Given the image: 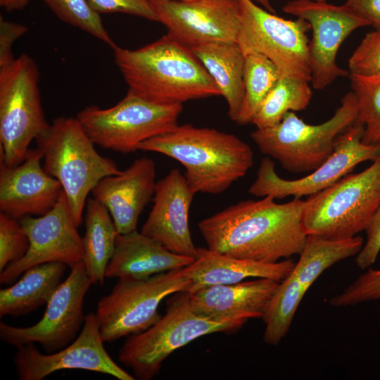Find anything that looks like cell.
I'll list each match as a JSON object with an SVG mask.
<instances>
[{
    "instance_id": "1",
    "label": "cell",
    "mask_w": 380,
    "mask_h": 380,
    "mask_svg": "<svg viewBox=\"0 0 380 380\" xmlns=\"http://www.w3.org/2000/svg\"><path fill=\"white\" fill-rule=\"evenodd\" d=\"M304 201L278 203L272 196L246 200L198 222L210 250L235 258L275 262L299 255L308 235L303 226Z\"/></svg>"
},
{
    "instance_id": "2",
    "label": "cell",
    "mask_w": 380,
    "mask_h": 380,
    "mask_svg": "<svg viewBox=\"0 0 380 380\" xmlns=\"http://www.w3.org/2000/svg\"><path fill=\"white\" fill-rule=\"evenodd\" d=\"M113 50L129 90L149 100L182 104L221 95L191 49L169 33L137 49L115 45Z\"/></svg>"
},
{
    "instance_id": "3",
    "label": "cell",
    "mask_w": 380,
    "mask_h": 380,
    "mask_svg": "<svg viewBox=\"0 0 380 380\" xmlns=\"http://www.w3.org/2000/svg\"><path fill=\"white\" fill-rule=\"evenodd\" d=\"M139 150L173 158L195 194H219L244 177L253 165V152L238 137L213 128L177 125L142 142Z\"/></svg>"
},
{
    "instance_id": "4",
    "label": "cell",
    "mask_w": 380,
    "mask_h": 380,
    "mask_svg": "<svg viewBox=\"0 0 380 380\" xmlns=\"http://www.w3.org/2000/svg\"><path fill=\"white\" fill-rule=\"evenodd\" d=\"M35 141L44 170L61 184L79 227L89 194L102 178L122 170L96 151L77 117L56 118Z\"/></svg>"
},
{
    "instance_id": "5",
    "label": "cell",
    "mask_w": 380,
    "mask_h": 380,
    "mask_svg": "<svg viewBox=\"0 0 380 380\" xmlns=\"http://www.w3.org/2000/svg\"><path fill=\"white\" fill-rule=\"evenodd\" d=\"M167 304L164 315L146 330L129 336L119 350V360L138 379H153L170 354L194 340L213 333L235 332L248 321L200 315L184 291L175 293Z\"/></svg>"
},
{
    "instance_id": "6",
    "label": "cell",
    "mask_w": 380,
    "mask_h": 380,
    "mask_svg": "<svg viewBox=\"0 0 380 380\" xmlns=\"http://www.w3.org/2000/svg\"><path fill=\"white\" fill-rule=\"evenodd\" d=\"M363 171L348 174L304 201L307 235L345 239L367 229L380 205V155Z\"/></svg>"
},
{
    "instance_id": "7",
    "label": "cell",
    "mask_w": 380,
    "mask_h": 380,
    "mask_svg": "<svg viewBox=\"0 0 380 380\" xmlns=\"http://www.w3.org/2000/svg\"><path fill=\"white\" fill-rule=\"evenodd\" d=\"M357 106L350 91L341 99L334 115L319 125H309L293 112L276 125L256 129L251 137L260 151L293 173L312 172L334 152L337 137L357 119Z\"/></svg>"
},
{
    "instance_id": "8",
    "label": "cell",
    "mask_w": 380,
    "mask_h": 380,
    "mask_svg": "<svg viewBox=\"0 0 380 380\" xmlns=\"http://www.w3.org/2000/svg\"><path fill=\"white\" fill-rule=\"evenodd\" d=\"M35 61L24 53L0 68L1 161L13 167L23 163L32 140L49 127L39 88Z\"/></svg>"
},
{
    "instance_id": "9",
    "label": "cell",
    "mask_w": 380,
    "mask_h": 380,
    "mask_svg": "<svg viewBox=\"0 0 380 380\" xmlns=\"http://www.w3.org/2000/svg\"><path fill=\"white\" fill-rule=\"evenodd\" d=\"M182 108V103L153 101L128 89L113 106H89L77 118L94 144L128 153L139 150L142 142L175 127Z\"/></svg>"
},
{
    "instance_id": "10",
    "label": "cell",
    "mask_w": 380,
    "mask_h": 380,
    "mask_svg": "<svg viewBox=\"0 0 380 380\" xmlns=\"http://www.w3.org/2000/svg\"><path fill=\"white\" fill-rule=\"evenodd\" d=\"M191 285L184 267L146 279H118L97 303L96 315L103 341L111 342L146 330L160 318V302L173 293L189 291Z\"/></svg>"
},
{
    "instance_id": "11",
    "label": "cell",
    "mask_w": 380,
    "mask_h": 380,
    "mask_svg": "<svg viewBox=\"0 0 380 380\" xmlns=\"http://www.w3.org/2000/svg\"><path fill=\"white\" fill-rule=\"evenodd\" d=\"M240 28L236 43L246 56L259 53L268 58L281 77L311 82L307 32L310 25L297 18L288 20L258 6L251 0H239Z\"/></svg>"
},
{
    "instance_id": "12",
    "label": "cell",
    "mask_w": 380,
    "mask_h": 380,
    "mask_svg": "<svg viewBox=\"0 0 380 380\" xmlns=\"http://www.w3.org/2000/svg\"><path fill=\"white\" fill-rule=\"evenodd\" d=\"M363 126L355 122L336 139L332 154L316 170L296 179L280 177L274 163L267 157L261 160L249 194L258 196H272L282 199L288 196L300 198L311 196L331 186L350 173L358 164L373 161L380 155V147L362 141Z\"/></svg>"
},
{
    "instance_id": "13",
    "label": "cell",
    "mask_w": 380,
    "mask_h": 380,
    "mask_svg": "<svg viewBox=\"0 0 380 380\" xmlns=\"http://www.w3.org/2000/svg\"><path fill=\"white\" fill-rule=\"evenodd\" d=\"M91 284L84 262L74 265L46 303L42 319L25 327L1 322V339L17 348L39 343L47 353L66 347L84 324V300Z\"/></svg>"
},
{
    "instance_id": "14",
    "label": "cell",
    "mask_w": 380,
    "mask_h": 380,
    "mask_svg": "<svg viewBox=\"0 0 380 380\" xmlns=\"http://www.w3.org/2000/svg\"><path fill=\"white\" fill-rule=\"evenodd\" d=\"M282 10L306 20L312 37L309 44L312 87L322 90L349 72L336 63L338 51L345 39L355 30L370 26L368 21L355 14L345 4L334 5L327 1L291 0Z\"/></svg>"
},
{
    "instance_id": "15",
    "label": "cell",
    "mask_w": 380,
    "mask_h": 380,
    "mask_svg": "<svg viewBox=\"0 0 380 380\" xmlns=\"http://www.w3.org/2000/svg\"><path fill=\"white\" fill-rule=\"evenodd\" d=\"M19 221L28 237L29 248L23 258L1 272V284L13 281L39 264L59 262L71 268L83 262L82 237L63 191L49 212L38 217L27 215Z\"/></svg>"
},
{
    "instance_id": "16",
    "label": "cell",
    "mask_w": 380,
    "mask_h": 380,
    "mask_svg": "<svg viewBox=\"0 0 380 380\" xmlns=\"http://www.w3.org/2000/svg\"><path fill=\"white\" fill-rule=\"evenodd\" d=\"M103 343L96 313H89L79 336L59 350L43 354L34 344L18 347L14 355L18 379L42 380L63 369H83L110 375L120 380L135 379L114 362Z\"/></svg>"
},
{
    "instance_id": "17",
    "label": "cell",
    "mask_w": 380,
    "mask_h": 380,
    "mask_svg": "<svg viewBox=\"0 0 380 380\" xmlns=\"http://www.w3.org/2000/svg\"><path fill=\"white\" fill-rule=\"evenodd\" d=\"M158 22L190 49L209 43L236 42L239 0H151Z\"/></svg>"
},
{
    "instance_id": "18",
    "label": "cell",
    "mask_w": 380,
    "mask_h": 380,
    "mask_svg": "<svg viewBox=\"0 0 380 380\" xmlns=\"http://www.w3.org/2000/svg\"><path fill=\"white\" fill-rule=\"evenodd\" d=\"M196 194L179 170H172L156 182L152 209L141 232L159 241L170 251L196 258L189 214Z\"/></svg>"
},
{
    "instance_id": "19",
    "label": "cell",
    "mask_w": 380,
    "mask_h": 380,
    "mask_svg": "<svg viewBox=\"0 0 380 380\" xmlns=\"http://www.w3.org/2000/svg\"><path fill=\"white\" fill-rule=\"evenodd\" d=\"M41 151L30 149L23 163L9 167L0 163V210L20 220L42 215L57 203L63 188L41 165Z\"/></svg>"
},
{
    "instance_id": "20",
    "label": "cell",
    "mask_w": 380,
    "mask_h": 380,
    "mask_svg": "<svg viewBox=\"0 0 380 380\" xmlns=\"http://www.w3.org/2000/svg\"><path fill=\"white\" fill-rule=\"evenodd\" d=\"M154 161L143 156L118 175L102 178L94 187V198L108 210L119 234L137 230L140 214L154 196Z\"/></svg>"
},
{
    "instance_id": "21",
    "label": "cell",
    "mask_w": 380,
    "mask_h": 380,
    "mask_svg": "<svg viewBox=\"0 0 380 380\" xmlns=\"http://www.w3.org/2000/svg\"><path fill=\"white\" fill-rule=\"evenodd\" d=\"M279 281L257 278L230 284H216L187 292L193 309L214 319L258 318L263 316Z\"/></svg>"
},
{
    "instance_id": "22",
    "label": "cell",
    "mask_w": 380,
    "mask_h": 380,
    "mask_svg": "<svg viewBox=\"0 0 380 380\" xmlns=\"http://www.w3.org/2000/svg\"><path fill=\"white\" fill-rule=\"evenodd\" d=\"M194 260L170 251L159 241L137 230L118 233L113 255L106 270V277L146 279L183 268Z\"/></svg>"
},
{
    "instance_id": "23",
    "label": "cell",
    "mask_w": 380,
    "mask_h": 380,
    "mask_svg": "<svg viewBox=\"0 0 380 380\" xmlns=\"http://www.w3.org/2000/svg\"><path fill=\"white\" fill-rule=\"evenodd\" d=\"M296 262L291 258L264 262L235 258L208 248H198L192 263L184 267L191 281L190 292L205 286L238 283L248 278H266L281 281L292 271Z\"/></svg>"
},
{
    "instance_id": "24",
    "label": "cell",
    "mask_w": 380,
    "mask_h": 380,
    "mask_svg": "<svg viewBox=\"0 0 380 380\" xmlns=\"http://www.w3.org/2000/svg\"><path fill=\"white\" fill-rule=\"evenodd\" d=\"M191 50L225 99L228 116L236 122L245 96V56L237 43H209L193 47Z\"/></svg>"
},
{
    "instance_id": "25",
    "label": "cell",
    "mask_w": 380,
    "mask_h": 380,
    "mask_svg": "<svg viewBox=\"0 0 380 380\" xmlns=\"http://www.w3.org/2000/svg\"><path fill=\"white\" fill-rule=\"evenodd\" d=\"M67 266L51 262L25 270L18 281L0 290V316L25 315L46 304L61 284Z\"/></svg>"
},
{
    "instance_id": "26",
    "label": "cell",
    "mask_w": 380,
    "mask_h": 380,
    "mask_svg": "<svg viewBox=\"0 0 380 380\" xmlns=\"http://www.w3.org/2000/svg\"><path fill=\"white\" fill-rule=\"evenodd\" d=\"M364 245L360 236L345 239H327L308 235L299 260L290 273L298 289L304 293L317 279L334 264L357 255Z\"/></svg>"
},
{
    "instance_id": "27",
    "label": "cell",
    "mask_w": 380,
    "mask_h": 380,
    "mask_svg": "<svg viewBox=\"0 0 380 380\" xmlns=\"http://www.w3.org/2000/svg\"><path fill=\"white\" fill-rule=\"evenodd\" d=\"M118 232L108 210L94 198L86 203L85 232L82 237L86 271L94 284H102Z\"/></svg>"
},
{
    "instance_id": "28",
    "label": "cell",
    "mask_w": 380,
    "mask_h": 380,
    "mask_svg": "<svg viewBox=\"0 0 380 380\" xmlns=\"http://www.w3.org/2000/svg\"><path fill=\"white\" fill-rule=\"evenodd\" d=\"M308 81L293 77H280L262 101L251 123L256 129L278 124L288 112L300 111L309 105L312 92Z\"/></svg>"
},
{
    "instance_id": "29",
    "label": "cell",
    "mask_w": 380,
    "mask_h": 380,
    "mask_svg": "<svg viewBox=\"0 0 380 380\" xmlns=\"http://www.w3.org/2000/svg\"><path fill=\"white\" fill-rule=\"evenodd\" d=\"M281 75L275 65L259 53L245 56L243 82L245 96L236 122L251 123L262 101L276 84Z\"/></svg>"
},
{
    "instance_id": "30",
    "label": "cell",
    "mask_w": 380,
    "mask_h": 380,
    "mask_svg": "<svg viewBox=\"0 0 380 380\" xmlns=\"http://www.w3.org/2000/svg\"><path fill=\"white\" fill-rule=\"evenodd\" d=\"M348 77L351 91L357 100L355 122L364 128L362 141L367 145L380 147V75H349Z\"/></svg>"
},
{
    "instance_id": "31",
    "label": "cell",
    "mask_w": 380,
    "mask_h": 380,
    "mask_svg": "<svg viewBox=\"0 0 380 380\" xmlns=\"http://www.w3.org/2000/svg\"><path fill=\"white\" fill-rule=\"evenodd\" d=\"M62 21L101 40L112 49L116 45L105 28L100 14L87 0H42Z\"/></svg>"
},
{
    "instance_id": "32",
    "label": "cell",
    "mask_w": 380,
    "mask_h": 380,
    "mask_svg": "<svg viewBox=\"0 0 380 380\" xmlns=\"http://www.w3.org/2000/svg\"><path fill=\"white\" fill-rule=\"evenodd\" d=\"M30 242L19 220L0 213V272L27 253Z\"/></svg>"
},
{
    "instance_id": "33",
    "label": "cell",
    "mask_w": 380,
    "mask_h": 380,
    "mask_svg": "<svg viewBox=\"0 0 380 380\" xmlns=\"http://www.w3.org/2000/svg\"><path fill=\"white\" fill-rule=\"evenodd\" d=\"M378 299H380V269H369L341 293L330 298L329 303L332 306L345 307Z\"/></svg>"
},
{
    "instance_id": "34",
    "label": "cell",
    "mask_w": 380,
    "mask_h": 380,
    "mask_svg": "<svg viewBox=\"0 0 380 380\" xmlns=\"http://www.w3.org/2000/svg\"><path fill=\"white\" fill-rule=\"evenodd\" d=\"M349 75H380V30L366 34L348 59Z\"/></svg>"
},
{
    "instance_id": "35",
    "label": "cell",
    "mask_w": 380,
    "mask_h": 380,
    "mask_svg": "<svg viewBox=\"0 0 380 380\" xmlns=\"http://www.w3.org/2000/svg\"><path fill=\"white\" fill-rule=\"evenodd\" d=\"M87 1L99 14L122 13L158 22V17L151 0Z\"/></svg>"
},
{
    "instance_id": "36",
    "label": "cell",
    "mask_w": 380,
    "mask_h": 380,
    "mask_svg": "<svg viewBox=\"0 0 380 380\" xmlns=\"http://www.w3.org/2000/svg\"><path fill=\"white\" fill-rule=\"evenodd\" d=\"M366 242L355 258L356 265L361 270L372 265L380 252V205L366 229Z\"/></svg>"
},
{
    "instance_id": "37",
    "label": "cell",
    "mask_w": 380,
    "mask_h": 380,
    "mask_svg": "<svg viewBox=\"0 0 380 380\" xmlns=\"http://www.w3.org/2000/svg\"><path fill=\"white\" fill-rule=\"evenodd\" d=\"M27 32L22 24L0 18V68L11 64L15 58L12 54L14 42Z\"/></svg>"
},
{
    "instance_id": "38",
    "label": "cell",
    "mask_w": 380,
    "mask_h": 380,
    "mask_svg": "<svg viewBox=\"0 0 380 380\" xmlns=\"http://www.w3.org/2000/svg\"><path fill=\"white\" fill-rule=\"evenodd\" d=\"M345 4L370 26L380 30V0H346Z\"/></svg>"
},
{
    "instance_id": "39",
    "label": "cell",
    "mask_w": 380,
    "mask_h": 380,
    "mask_svg": "<svg viewBox=\"0 0 380 380\" xmlns=\"http://www.w3.org/2000/svg\"><path fill=\"white\" fill-rule=\"evenodd\" d=\"M30 0H0V4L8 11L23 8Z\"/></svg>"
},
{
    "instance_id": "40",
    "label": "cell",
    "mask_w": 380,
    "mask_h": 380,
    "mask_svg": "<svg viewBox=\"0 0 380 380\" xmlns=\"http://www.w3.org/2000/svg\"><path fill=\"white\" fill-rule=\"evenodd\" d=\"M251 1L259 3L267 11L271 13H275V10L274 9L272 6L270 0H251Z\"/></svg>"
},
{
    "instance_id": "41",
    "label": "cell",
    "mask_w": 380,
    "mask_h": 380,
    "mask_svg": "<svg viewBox=\"0 0 380 380\" xmlns=\"http://www.w3.org/2000/svg\"><path fill=\"white\" fill-rule=\"evenodd\" d=\"M312 1L324 2V1H327L328 0H312Z\"/></svg>"
}]
</instances>
